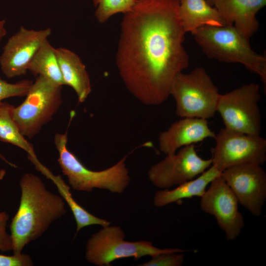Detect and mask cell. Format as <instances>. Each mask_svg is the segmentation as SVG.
<instances>
[{"label": "cell", "instance_id": "d4e9b609", "mask_svg": "<svg viewBox=\"0 0 266 266\" xmlns=\"http://www.w3.org/2000/svg\"><path fill=\"white\" fill-rule=\"evenodd\" d=\"M8 220V213L5 211H0V251L2 252L12 250L11 235L7 231Z\"/></svg>", "mask_w": 266, "mask_h": 266}, {"label": "cell", "instance_id": "d6986e66", "mask_svg": "<svg viewBox=\"0 0 266 266\" xmlns=\"http://www.w3.org/2000/svg\"><path fill=\"white\" fill-rule=\"evenodd\" d=\"M34 166L36 170L53 181L57 187L60 195L69 206L76 223L75 235L81 229L88 226L98 225L105 227L110 224L109 221L93 215L79 205L72 197L69 186L65 182L60 175L53 174L40 162L37 163Z\"/></svg>", "mask_w": 266, "mask_h": 266}, {"label": "cell", "instance_id": "7402d4cb", "mask_svg": "<svg viewBox=\"0 0 266 266\" xmlns=\"http://www.w3.org/2000/svg\"><path fill=\"white\" fill-rule=\"evenodd\" d=\"M136 1V0H93L96 7L95 16L99 22L104 23L113 15L125 14L130 11Z\"/></svg>", "mask_w": 266, "mask_h": 266}, {"label": "cell", "instance_id": "6da1fadb", "mask_svg": "<svg viewBox=\"0 0 266 266\" xmlns=\"http://www.w3.org/2000/svg\"><path fill=\"white\" fill-rule=\"evenodd\" d=\"M179 0H136L121 21L116 65L128 90L146 105L164 102L189 66Z\"/></svg>", "mask_w": 266, "mask_h": 266}, {"label": "cell", "instance_id": "8fae6325", "mask_svg": "<svg viewBox=\"0 0 266 266\" xmlns=\"http://www.w3.org/2000/svg\"><path fill=\"white\" fill-rule=\"evenodd\" d=\"M200 197V207L213 216L228 241L235 239L244 226V218L238 210V201L222 175L209 184Z\"/></svg>", "mask_w": 266, "mask_h": 266}, {"label": "cell", "instance_id": "8992f818", "mask_svg": "<svg viewBox=\"0 0 266 266\" xmlns=\"http://www.w3.org/2000/svg\"><path fill=\"white\" fill-rule=\"evenodd\" d=\"M125 233L119 226L110 225L102 227L88 240L86 245L87 261L98 266H110L118 259L133 258L137 260L141 257H151L167 253H184L186 250L179 248L161 249L154 246L152 241L125 240Z\"/></svg>", "mask_w": 266, "mask_h": 266}, {"label": "cell", "instance_id": "484cf974", "mask_svg": "<svg viewBox=\"0 0 266 266\" xmlns=\"http://www.w3.org/2000/svg\"><path fill=\"white\" fill-rule=\"evenodd\" d=\"M33 264L31 257L26 254L13 253L7 256L0 254V266H32Z\"/></svg>", "mask_w": 266, "mask_h": 266}, {"label": "cell", "instance_id": "ffe728a7", "mask_svg": "<svg viewBox=\"0 0 266 266\" xmlns=\"http://www.w3.org/2000/svg\"><path fill=\"white\" fill-rule=\"evenodd\" d=\"M34 76H42L53 83L63 86L64 82L55 48L45 40L37 50L28 66Z\"/></svg>", "mask_w": 266, "mask_h": 266}, {"label": "cell", "instance_id": "4fadbf2b", "mask_svg": "<svg viewBox=\"0 0 266 266\" xmlns=\"http://www.w3.org/2000/svg\"><path fill=\"white\" fill-rule=\"evenodd\" d=\"M51 33L50 28L35 30L21 26L3 47L0 66L3 74L10 79L26 74L30 62Z\"/></svg>", "mask_w": 266, "mask_h": 266}, {"label": "cell", "instance_id": "603a6c76", "mask_svg": "<svg viewBox=\"0 0 266 266\" xmlns=\"http://www.w3.org/2000/svg\"><path fill=\"white\" fill-rule=\"evenodd\" d=\"M33 83L32 80L25 79L10 83L0 78V101L11 97H25Z\"/></svg>", "mask_w": 266, "mask_h": 266}, {"label": "cell", "instance_id": "5b68a950", "mask_svg": "<svg viewBox=\"0 0 266 266\" xmlns=\"http://www.w3.org/2000/svg\"><path fill=\"white\" fill-rule=\"evenodd\" d=\"M220 94L206 70L196 67L173 78L170 96L175 101L176 114L181 118L207 120L213 117Z\"/></svg>", "mask_w": 266, "mask_h": 266}, {"label": "cell", "instance_id": "ac0fdd59", "mask_svg": "<svg viewBox=\"0 0 266 266\" xmlns=\"http://www.w3.org/2000/svg\"><path fill=\"white\" fill-rule=\"evenodd\" d=\"M221 173L212 165L197 178L181 183L172 190L164 189L157 191L154 195L153 203L157 207H163L182 199L201 197L207 186Z\"/></svg>", "mask_w": 266, "mask_h": 266}, {"label": "cell", "instance_id": "3957f363", "mask_svg": "<svg viewBox=\"0 0 266 266\" xmlns=\"http://www.w3.org/2000/svg\"><path fill=\"white\" fill-rule=\"evenodd\" d=\"M202 52L220 62L240 64L258 75L266 85V58L255 52L249 40L233 25L204 26L192 33Z\"/></svg>", "mask_w": 266, "mask_h": 266}, {"label": "cell", "instance_id": "4316f807", "mask_svg": "<svg viewBox=\"0 0 266 266\" xmlns=\"http://www.w3.org/2000/svg\"><path fill=\"white\" fill-rule=\"evenodd\" d=\"M5 24L6 21L5 19H0V41L6 34Z\"/></svg>", "mask_w": 266, "mask_h": 266}, {"label": "cell", "instance_id": "cb8c5ba5", "mask_svg": "<svg viewBox=\"0 0 266 266\" xmlns=\"http://www.w3.org/2000/svg\"><path fill=\"white\" fill-rule=\"evenodd\" d=\"M151 257L150 261L139 266H179L182 265L184 260L183 253H164Z\"/></svg>", "mask_w": 266, "mask_h": 266}, {"label": "cell", "instance_id": "44dd1931", "mask_svg": "<svg viewBox=\"0 0 266 266\" xmlns=\"http://www.w3.org/2000/svg\"><path fill=\"white\" fill-rule=\"evenodd\" d=\"M14 107L8 102L0 101V141L24 150L28 159L37 158L33 144L22 134L14 120Z\"/></svg>", "mask_w": 266, "mask_h": 266}, {"label": "cell", "instance_id": "30bf717a", "mask_svg": "<svg viewBox=\"0 0 266 266\" xmlns=\"http://www.w3.org/2000/svg\"><path fill=\"white\" fill-rule=\"evenodd\" d=\"M211 158L198 155L195 144L180 149L153 165L148 172L151 183L160 189H168L192 180L212 166Z\"/></svg>", "mask_w": 266, "mask_h": 266}, {"label": "cell", "instance_id": "7c38bea8", "mask_svg": "<svg viewBox=\"0 0 266 266\" xmlns=\"http://www.w3.org/2000/svg\"><path fill=\"white\" fill-rule=\"evenodd\" d=\"M221 175L238 202L251 214L260 216L266 199V173L262 166L245 163L230 167Z\"/></svg>", "mask_w": 266, "mask_h": 266}, {"label": "cell", "instance_id": "f1b7e54d", "mask_svg": "<svg viewBox=\"0 0 266 266\" xmlns=\"http://www.w3.org/2000/svg\"><path fill=\"white\" fill-rule=\"evenodd\" d=\"M6 174V170L4 168L0 169V180L3 179Z\"/></svg>", "mask_w": 266, "mask_h": 266}, {"label": "cell", "instance_id": "e0dca14e", "mask_svg": "<svg viewBox=\"0 0 266 266\" xmlns=\"http://www.w3.org/2000/svg\"><path fill=\"white\" fill-rule=\"evenodd\" d=\"M179 14L186 33H192L204 26L227 25L218 10L205 0H180Z\"/></svg>", "mask_w": 266, "mask_h": 266}, {"label": "cell", "instance_id": "9c48e42d", "mask_svg": "<svg viewBox=\"0 0 266 266\" xmlns=\"http://www.w3.org/2000/svg\"><path fill=\"white\" fill-rule=\"evenodd\" d=\"M212 149V164L222 172L237 165L256 163L263 165L266 161V140L251 135L221 128L215 135Z\"/></svg>", "mask_w": 266, "mask_h": 266}, {"label": "cell", "instance_id": "2e32d148", "mask_svg": "<svg viewBox=\"0 0 266 266\" xmlns=\"http://www.w3.org/2000/svg\"><path fill=\"white\" fill-rule=\"evenodd\" d=\"M55 52L65 85L74 90L79 102H84L92 91L85 65L80 57L69 49L57 48Z\"/></svg>", "mask_w": 266, "mask_h": 266}, {"label": "cell", "instance_id": "ba28073f", "mask_svg": "<svg viewBox=\"0 0 266 266\" xmlns=\"http://www.w3.org/2000/svg\"><path fill=\"white\" fill-rule=\"evenodd\" d=\"M259 85L244 84L224 94H220L216 112L220 115L224 128L243 133L259 135L261 115L259 102Z\"/></svg>", "mask_w": 266, "mask_h": 266}, {"label": "cell", "instance_id": "52a82bcc", "mask_svg": "<svg viewBox=\"0 0 266 266\" xmlns=\"http://www.w3.org/2000/svg\"><path fill=\"white\" fill-rule=\"evenodd\" d=\"M62 86L42 76L36 77L23 102L13 109V118L20 132L32 139L51 121L62 102Z\"/></svg>", "mask_w": 266, "mask_h": 266}, {"label": "cell", "instance_id": "83f0119b", "mask_svg": "<svg viewBox=\"0 0 266 266\" xmlns=\"http://www.w3.org/2000/svg\"><path fill=\"white\" fill-rule=\"evenodd\" d=\"M0 159H1L2 160H3L4 162H5L6 164H7L10 166L13 167L14 168H16L17 166L16 165L13 164V163L10 162L8 161L6 158L2 155L1 153H0Z\"/></svg>", "mask_w": 266, "mask_h": 266}, {"label": "cell", "instance_id": "5bb4252c", "mask_svg": "<svg viewBox=\"0 0 266 266\" xmlns=\"http://www.w3.org/2000/svg\"><path fill=\"white\" fill-rule=\"evenodd\" d=\"M216 134L209 127L207 120L197 118H181L159 136V149L166 155L175 154L179 149L215 138Z\"/></svg>", "mask_w": 266, "mask_h": 266}, {"label": "cell", "instance_id": "7a4b0ae2", "mask_svg": "<svg viewBox=\"0 0 266 266\" xmlns=\"http://www.w3.org/2000/svg\"><path fill=\"white\" fill-rule=\"evenodd\" d=\"M19 186L20 203L10 226L15 254L21 253L29 243L41 236L53 222L66 213L63 197L49 191L36 175L25 173Z\"/></svg>", "mask_w": 266, "mask_h": 266}, {"label": "cell", "instance_id": "9a60e30c", "mask_svg": "<svg viewBox=\"0 0 266 266\" xmlns=\"http://www.w3.org/2000/svg\"><path fill=\"white\" fill-rule=\"evenodd\" d=\"M266 4V0H213L226 25H233L249 40L259 28L256 15Z\"/></svg>", "mask_w": 266, "mask_h": 266}, {"label": "cell", "instance_id": "f546056e", "mask_svg": "<svg viewBox=\"0 0 266 266\" xmlns=\"http://www.w3.org/2000/svg\"><path fill=\"white\" fill-rule=\"evenodd\" d=\"M210 5L213 6V0H205Z\"/></svg>", "mask_w": 266, "mask_h": 266}, {"label": "cell", "instance_id": "277c9868", "mask_svg": "<svg viewBox=\"0 0 266 266\" xmlns=\"http://www.w3.org/2000/svg\"><path fill=\"white\" fill-rule=\"evenodd\" d=\"M54 141L58 152V164L73 190L91 192L98 188L122 194L129 186L130 177L125 164L127 156L108 168L94 171L86 167L68 149L67 131L56 133Z\"/></svg>", "mask_w": 266, "mask_h": 266}]
</instances>
